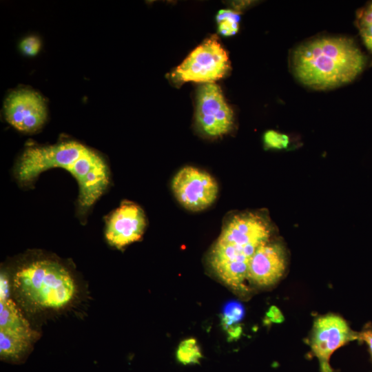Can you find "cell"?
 Here are the masks:
<instances>
[{"instance_id":"obj_2","label":"cell","mask_w":372,"mask_h":372,"mask_svg":"<svg viewBox=\"0 0 372 372\" xmlns=\"http://www.w3.org/2000/svg\"><path fill=\"white\" fill-rule=\"evenodd\" d=\"M365 65L362 51L352 39L344 37H322L304 42L293 51L291 57L296 79L316 90L349 83Z\"/></svg>"},{"instance_id":"obj_6","label":"cell","mask_w":372,"mask_h":372,"mask_svg":"<svg viewBox=\"0 0 372 372\" xmlns=\"http://www.w3.org/2000/svg\"><path fill=\"white\" fill-rule=\"evenodd\" d=\"M230 68L227 52L215 36L198 45L174 70L172 76L179 83H209L225 76Z\"/></svg>"},{"instance_id":"obj_10","label":"cell","mask_w":372,"mask_h":372,"mask_svg":"<svg viewBox=\"0 0 372 372\" xmlns=\"http://www.w3.org/2000/svg\"><path fill=\"white\" fill-rule=\"evenodd\" d=\"M6 121L19 131L32 133L39 130L47 118V107L37 92L21 89L12 92L4 103Z\"/></svg>"},{"instance_id":"obj_15","label":"cell","mask_w":372,"mask_h":372,"mask_svg":"<svg viewBox=\"0 0 372 372\" xmlns=\"http://www.w3.org/2000/svg\"><path fill=\"white\" fill-rule=\"evenodd\" d=\"M356 21L362 41L372 53V2L358 12Z\"/></svg>"},{"instance_id":"obj_20","label":"cell","mask_w":372,"mask_h":372,"mask_svg":"<svg viewBox=\"0 0 372 372\" xmlns=\"http://www.w3.org/2000/svg\"><path fill=\"white\" fill-rule=\"evenodd\" d=\"M229 341L238 339L242 333V327L239 324L231 325L223 327Z\"/></svg>"},{"instance_id":"obj_17","label":"cell","mask_w":372,"mask_h":372,"mask_svg":"<svg viewBox=\"0 0 372 372\" xmlns=\"http://www.w3.org/2000/svg\"><path fill=\"white\" fill-rule=\"evenodd\" d=\"M265 147L272 149H286L290 144V138L287 134L269 130L263 135Z\"/></svg>"},{"instance_id":"obj_8","label":"cell","mask_w":372,"mask_h":372,"mask_svg":"<svg viewBox=\"0 0 372 372\" xmlns=\"http://www.w3.org/2000/svg\"><path fill=\"white\" fill-rule=\"evenodd\" d=\"M172 189L178 203L193 211L211 206L218 194L215 178L207 172L192 166L184 167L176 174Z\"/></svg>"},{"instance_id":"obj_5","label":"cell","mask_w":372,"mask_h":372,"mask_svg":"<svg viewBox=\"0 0 372 372\" xmlns=\"http://www.w3.org/2000/svg\"><path fill=\"white\" fill-rule=\"evenodd\" d=\"M8 279L0 280V356L17 361L24 356L36 338V333L10 296Z\"/></svg>"},{"instance_id":"obj_7","label":"cell","mask_w":372,"mask_h":372,"mask_svg":"<svg viewBox=\"0 0 372 372\" xmlns=\"http://www.w3.org/2000/svg\"><path fill=\"white\" fill-rule=\"evenodd\" d=\"M196 121L202 132L216 138L229 133L234 125V112L220 87L214 83L199 87L196 96Z\"/></svg>"},{"instance_id":"obj_14","label":"cell","mask_w":372,"mask_h":372,"mask_svg":"<svg viewBox=\"0 0 372 372\" xmlns=\"http://www.w3.org/2000/svg\"><path fill=\"white\" fill-rule=\"evenodd\" d=\"M218 32L225 37L235 35L239 30L240 12L235 10H220L216 17Z\"/></svg>"},{"instance_id":"obj_13","label":"cell","mask_w":372,"mask_h":372,"mask_svg":"<svg viewBox=\"0 0 372 372\" xmlns=\"http://www.w3.org/2000/svg\"><path fill=\"white\" fill-rule=\"evenodd\" d=\"M178 362L184 365L200 363L203 354L200 346L195 338H189L182 341L176 352Z\"/></svg>"},{"instance_id":"obj_1","label":"cell","mask_w":372,"mask_h":372,"mask_svg":"<svg viewBox=\"0 0 372 372\" xmlns=\"http://www.w3.org/2000/svg\"><path fill=\"white\" fill-rule=\"evenodd\" d=\"M54 167L63 168L75 178L79 187V204L85 211L109 185L110 172L105 160L93 149L74 141L27 147L17 163L15 176L20 183H30L43 172Z\"/></svg>"},{"instance_id":"obj_12","label":"cell","mask_w":372,"mask_h":372,"mask_svg":"<svg viewBox=\"0 0 372 372\" xmlns=\"http://www.w3.org/2000/svg\"><path fill=\"white\" fill-rule=\"evenodd\" d=\"M287 256L280 242L271 240L262 244L252 256L247 271V280L258 286H270L283 276Z\"/></svg>"},{"instance_id":"obj_11","label":"cell","mask_w":372,"mask_h":372,"mask_svg":"<svg viewBox=\"0 0 372 372\" xmlns=\"http://www.w3.org/2000/svg\"><path fill=\"white\" fill-rule=\"evenodd\" d=\"M146 225L142 208L131 201H123L107 220L106 240L110 245L121 249L140 240Z\"/></svg>"},{"instance_id":"obj_9","label":"cell","mask_w":372,"mask_h":372,"mask_svg":"<svg viewBox=\"0 0 372 372\" xmlns=\"http://www.w3.org/2000/svg\"><path fill=\"white\" fill-rule=\"evenodd\" d=\"M358 340V332L353 331L342 317L328 314L318 318L313 326L310 345L319 362L320 372H333L330 358L335 351L347 343Z\"/></svg>"},{"instance_id":"obj_19","label":"cell","mask_w":372,"mask_h":372,"mask_svg":"<svg viewBox=\"0 0 372 372\" xmlns=\"http://www.w3.org/2000/svg\"><path fill=\"white\" fill-rule=\"evenodd\" d=\"M358 340L364 342L369 349L372 358V325L367 324L360 332H358Z\"/></svg>"},{"instance_id":"obj_3","label":"cell","mask_w":372,"mask_h":372,"mask_svg":"<svg viewBox=\"0 0 372 372\" xmlns=\"http://www.w3.org/2000/svg\"><path fill=\"white\" fill-rule=\"evenodd\" d=\"M271 224L259 213H238L224 225L213 245L209 263L227 285L240 289L247 280L250 260L257 249L271 239Z\"/></svg>"},{"instance_id":"obj_16","label":"cell","mask_w":372,"mask_h":372,"mask_svg":"<svg viewBox=\"0 0 372 372\" xmlns=\"http://www.w3.org/2000/svg\"><path fill=\"white\" fill-rule=\"evenodd\" d=\"M245 315L243 306L236 300H231L225 303L223 306L220 320L223 327L239 324V322Z\"/></svg>"},{"instance_id":"obj_18","label":"cell","mask_w":372,"mask_h":372,"mask_svg":"<svg viewBox=\"0 0 372 372\" xmlns=\"http://www.w3.org/2000/svg\"><path fill=\"white\" fill-rule=\"evenodd\" d=\"M19 47L25 55L35 56L40 50L41 41L37 37L30 36L22 40Z\"/></svg>"},{"instance_id":"obj_4","label":"cell","mask_w":372,"mask_h":372,"mask_svg":"<svg viewBox=\"0 0 372 372\" xmlns=\"http://www.w3.org/2000/svg\"><path fill=\"white\" fill-rule=\"evenodd\" d=\"M14 291L36 309H59L74 298L76 286L70 271L61 263L40 259L21 266L13 277Z\"/></svg>"},{"instance_id":"obj_21","label":"cell","mask_w":372,"mask_h":372,"mask_svg":"<svg viewBox=\"0 0 372 372\" xmlns=\"http://www.w3.org/2000/svg\"><path fill=\"white\" fill-rule=\"evenodd\" d=\"M267 318L269 321L275 323H280L284 320L281 311L275 306H272L269 309Z\"/></svg>"}]
</instances>
